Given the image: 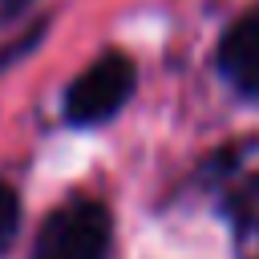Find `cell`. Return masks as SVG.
Instances as JSON below:
<instances>
[{
    "mask_svg": "<svg viewBox=\"0 0 259 259\" xmlns=\"http://www.w3.org/2000/svg\"><path fill=\"white\" fill-rule=\"evenodd\" d=\"M198 190L231 227L239 259H259V138L219 146L198 166Z\"/></svg>",
    "mask_w": 259,
    "mask_h": 259,
    "instance_id": "6da1fadb",
    "label": "cell"
},
{
    "mask_svg": "<svg viewBox=\"0 0 259 259\" xmlns=\"http://www.w3.org/2000/svg\"><path fill=\"white\" fill-rule=\"evenodd\" d=\"M138 89V65L130 53L121 49H105L97 53L69 85H65V97H61V117L73 125V130H93V125H105L113 121L130 97Z\"/></svg>",
    "mask_w": 259,
    "mask_h": 259,
    "instance_id": "7a4b0ae2",
    "label": "cell"
},
{
    "mask_svg": "<svg viewBox=\"0 0 259 259\" xmlns=\"http://www.w3.org/2000/svg\"><path fill=\"white\" fill-rule=\"evenodd\" d=\"M109 255H113L109 206L93 194H73L40 219L28 259H109Z\"/></svg>",
    "mask_w": 259,
    "mask_h": 259,
    "instance_id": "3957f363",
    "label": "cell"
},
{
    "mask_svg": "<svg viewBox=\"0 0 259 259\" xmlns=\"http://www.w3.org/2000/svg\"><path fill=\"white\" fill-rule=\"evenodd\" d=\"M214 69L239 97H259V4L243 8L214 45Z\"/></svg>",
    "mask_w": 259,
    "mask_h": 259,
    "instance_id": "277c9868",
    "label": "cell"
},
{
    "mask_svg": "<svg viewBox=\"0 0 259 259\" xmlns=\"http://www.w3.org/2000/svg\"><path fill=\"white\" fill-rule=\"evenodd\" d=\"M16 235H20V194L12 182L0 178V255H8Z\"/></svg>",
    "mask_w": 259,
    "mask_h": 259,
    "instance_id": "5b68a950",
    "label": "cell"
},
{
    "mask_svg": "<svg viewBox=\"0 0 259 259\" xmlns=\"http://www.w3.org/2000/svg\"><path fill=\"white\" fill-rule=\"evenodd\" d=\"M45 28H49V20H36L32 28L16 32L12 40H4V45H0V73H8V69L24 57V53H32V49H36V45L45 40Z\"/></svg>",
    "mask_w": 259,
    "mask_h": 259,
    "instance_id": "8992f818",
    "label": "cell"
},
{
    "mask_svg": "<svg viewBox=\"0 0 259 259\" xmlns=\"http://www.w3.org/2000/svg\"><path fill=\"white\" fill-rule=\"evenodd\" d=\"M32 4H36V0H0V28H4V24H12L16 16H24Z\"/></svg>",
    "mask_w": 259,
    "mask_h": 259,
    "instance_id": "52a82bcc",
    "label": "cell"
}]
</instances>
